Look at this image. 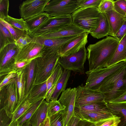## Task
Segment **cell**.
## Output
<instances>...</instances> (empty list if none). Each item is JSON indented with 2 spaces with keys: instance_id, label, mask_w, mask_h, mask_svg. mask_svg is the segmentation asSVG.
<instances>
[{
  "instance_id": "cell-26",
  "label": "cell",
  "mask_w": 126,
  "mask_h": 126,
  "mask_svg": "<svg viewBox=\"0 0 126 126\" xmlns=\"http://www.w3.org/2000/svg\"><path fill=\"white\" fill-rule=\"evenodd\" d=\"M16 80L19 95L18 104L24 99L25 96L26 80L24 69L17 72Z\"/></svg>"
},
{
  "instance_id": "cell-52",
  "label": "cell",
  "mask_w": 126,
  "mask_h": 126,
  "mask_svg": "<svg viewBox=\"0 0 126 126\" xmlns=\"http://www.w3.org/2000/svg\"><path fill=\"white\" fill-rule=\"evenodd\" d=\"M125 65L126 66V60L125 61Z\"/></svg>"
},
{
  "instance_id": "cell-43",
  "label": "cell",
  "mask_w": 126,
  "mask_h": 126,
  "mask_svg": "<svg viewBox=\"0 0 126 126\" xmlns=\"http://www.w3.org/2000/svg\"><path fill=\"white\" fill-rule=\"evenodd\" d=\"M12 121V118L8 116L3 109L0 110V126H9Z\"/></svg>"
},
{
  "instance_id": "cell-23",
  "label": "cell",
  "mask_w": 126,
  "mask_h": 126,
  "mask_svg": "<svg viewBox=\"0 0 126 126\" xmlns=\"http://www.w3.org/2000/svg\"><path fill=\"white\" fill-rule=\"evenodd\" d=\"M126 60V34L119 42L115 51L109 61L108 66Z\"/></svg>"
},
{
  "instance_id": "cell-28",
  "label": "cell",
  "mask_w": 126,
  "mask_h": 126,
  "mask_svg": "<svg viewBox=\"0 0 126 126\" xmlns=\"http://www.w3.org/2000/svg\"><path fill=\"white\" fill-rule=\"evenodd\" d=\"M108 109L105 102H94L78 108L75 110L81 112L97 111Z\"/></svg>"
},
{
  "instance_id": "cell-48",
  "label": "cell",
  "mask_w": 126,
  "mask_h": 126,
  "mask_svg": "<svg viewBox=\"0 0 126 126\" xmlns=\"http://www.w3.org/2000/svg\"><path fill=\"white\" fill-rule=\"evenodd\" d=\"M78 126H98L97 122H92L86 120H81Z\"/></svg>"
},
{
  "instance_id": "cell-45",
  "label": "cell",
  "mask_w": 126,
  "mask_h": 126,
  "mask_svg": "<svg viewBox=\"0 0 126 126\" xmlns=\"http://www.w3.org/2000/svg\"><path fill=\"white\" fill-rule=\"evenodd\" d=\"M31 61H26L15 63L14 70L18 72L24 70Z\"/></svg>"
},
{
  "instance_id": "cell-15",
  "label": "cell",
  "mask_w": 126,
  "mask_h": 126,
  "mask_svg": "<svg viewBox=\"0 0 126 126\" xmlns=\"http://www.w3.org/2000/svg\"><path fill=\"white\" fill-rule=\"evenodd\" d=\"M86 32L72 23L54 32L39 36L49 38H63L78 36Z\"/></svg>"
},
{
  "instance_id": "cell-31",
  "label": "cell",
  "mask_w": 126,
  "mask_h": 126,
  "mask_svg": "<svg viewBox=\"0 0 126 126\" xmlns=\"http://www.w3.org/2000/svg\"><path fill=\"white\" fill-rule=\"evenodd\" d=\"M63 68L58 63L52 74L47 80V93L53 84L58 81L63 73Z\"/></svg>"
},
{
  "instance_id": "cell-1",
  "label": "cell",
  "mask_w": 126,
  "mask_h": 126,
  "mask_svg": "<svg viewBox=\"0 0 126 126\" xmlns=\"http://www.w3.org/2000/svg\"><path fill=\"white\" fill-rule=\"evenodd\" d=\"M119 42L114 37L107 36L87 47V57L89 71L108 66Z\"/></svg>"
},
{
  "instance_id": "cell-25",
  "label": "cell",
  "mask_w": 126,
  "mask_h": 126,
  "mask_svg": "<svg viewBox=\"0 0 126 126\" xmlns=\"http://www.w3.org/2000/svg\"><path fill=\"white\" fill-rule=\"evenodd\" d=\"M70 71L64 69L62 74L58 81L55 91L50 99L57 100L60 94L66 89V86L70 75Z\"/></svg>"
},
{
  "instance_id": "cell-21",
  "label": "cell",
  "mask_w": 126,
  "mask_h": 126,
  "mask_svg": "<svg viewBox=\"0 0 126 126\" xmlns=\"http://www.w3.org/2000/svg\"><path fill=\"white\" fill-rule=\"evenodd\" d=\"M50 17L44 12L25 20L29 33H31L45 23Z\"/></svg>"
},
{
  "instance_id": "cell-29",
  "label": "cell",
  "mask_w": 126,
  "mask_h": 126,
  "mask_svg": "<svg viewBox=\"0 0 126 126\" xmlns=\"http://www.w3.org/2000/svg\"><path fill=\"white\" fill-rule=\"evenodd\" d=\"M45 99L43 98L32 103L28 109L16 121L18 126H21L24 123L29 121L35 111Z\"/></svg>"
},
{
  "instance_id": "cell-10",
  "label": "cell",
  "mask_w": 126,
  "mask_h": 126,
  "mask_svg": "<svg viewBox=\"0 0 126 126\" xmlns=\"http://www.w3.org/2000/svg\"><path fill=\"white\" fill-rule=\"evenodd\" d=\"M76 89L75 108L94 102H105L104 95L98 90L86 88L82 84L78 86Z\"/></svg>"
},
{
  "instance_id": "cell-24",
  "label": "cell",
  "mask_w": 126,
  "mask_h": 126,
  "mask_svg": "<svg viewBox=\"0 0 126 126\" xmlns=\"http://www.w3.org/2000/svg\"><path fill=\"white\" fill-rule=\"evenodd\" d=\"M109 33V27L107 17L104 13H101V18L98 27L89 33L94 38L98 39L108 36Z\"/></svg>"
},
{
  "instance_id": "cell-44",
  "label": "cell",
  "mask_w": 126,
  "mask_h": 126,
  "mask_svg": "<svg viewBox=\"0 0 126 126\" xmlns=\"http://www.w3.org/2000/svg\"><path fill=\"white\" fill-rule=\"evenodd\" d=\"M126 34V18L124 22L114 37L119 42Z\"/></svg>"
},
{
  "instance_id": "cell-17",
  "label": "cell",
  "mask_w": 126,
  "mask_h": 126,
  "mask_svg": "<svg viewBox=\"0 0 126 126\" xmlns=\"http://www.w3.org/2000/svg\"><path fill=\"white\" fill-rule=\"evenodd\" d=\"M104 13L107 17L109 24V35L114 37L123 25L125 18L114 9Z\"/></svg>"
},
{
  "instance_id": "cell-46",
  "label": "cell",
  "mask_w": 126,
  "mask_h": 126,
  "mask_svg": "<svg viewBox=\"0 0 126 126\" xmlns=\"http://www.w3.org/2000/svg\"><path fill=\"white\" fill-rule=\"evenodd\" d=\"M126 103V90L120 96L108 103Z\"/></svg>"
},
{
  "instance_id": "cell-38",
  "label": "cell",
  "mask_w": 126,
  "mask_h": 126,
  "mask_svg": "<svg viewBox=\"0 0 126 126\" xmlns=\"http://www.w3.org/2000/svg\"><path fill=\"white\" fill-rule=\"evenodd\" d=\"M114 1L113 0H102L98 8V11L102 13L113 10Z\"/></svg>"
},
{
  "instance_id": "cell-16",
  "label": "cell",
  "mask_w": 126,
  "mask_h": 126,
  "mask_svg": "<svg viewBox=\"0 0 126 126\" xmlns=\"http://www.w3.org/2000/svg\"><path fill=\"white\" fill-rule=\"evenodd\" d=\"M28 34L32 38V42L39 43L46 47L58 48H60L64 45L74 39L79 35L63 38H53L35 36L29 33Z\"/></svg>"
},
{
  "instance_id": "cell-19",
  "label": "cell",
  "mask_w": 126,
  "mask_h": 126,
  "mask_svg": "<svg viewBox=\"0 0 126 126\" xmlns=\"http://www.w3.org/2000/svg\"><path fill=\"white\" fill-rule=\"evenodd\" d=\"M47 92V80L42 83L32 85L28 93L27 99L31 103L46 98Z\"/></svg>"
},
{
  "instance_id": "cell-4",
  "label": "cell",
  "mask_w": 126,
  "mask_h": 126,
  "mask_svg": "<svg viewBox=\"0 0 126 126\" xmlns=\"http://www.w3.org/2000/svg\"><path fill=\"white\" fill-rule=\"evenodd\" d=\"M72 23L89 33L98 27L101 13L94 7L79 8L71 14Z\"/></svg>"
},
{
  "instance_id": "cell-3",
  "label": "cell",
  "mask_w": 126,
  "mask_h": 126,
  "mask_svg": "<svg viewBox=\"0 0 126 126\" xmlns=\"http://www.w3.org/2000/svg\"><path fill=\"white\" fill-rule=\"evenodd\" d=\"M98 90L104 95L106 103L122 95L126 90V66L125 65L105 78Z\"/></svg>"
},
{
  "instance_id": "cell-33",
  "label": "cell",
  "mask_w": 126,
  "mask_h": 126,
  "mask_svg": "<svg viewBox=\"0 0 126 126\" xmlns=\"http://www.w3.org/2000/svg\"><path fill=\"white\" fill-rule=\"evenodd\" d=\"M9 24L22 30L29 32L25 20L21 18L17 19L9 15L4 20Z\"/></svg>"
},
{
  "instance_id": "cell-42",
  "label": "cell",
  "mask_w": 126,
  "mask_h": 126,
  "mask_svg": "<svg viewBox=\"0 0 126 126\" xmlns=\"http://www.w3.org/2000/svg\"><path fill=\"white\" fill-rule=\"evenodd\" d=\"M17 74V72L14 70L4 76L0 77V79L2 78V80H0V89L15 78Z\"/></svg>"
},
{
  "instance_id": "cell-13",
  "label": "cell",
  "mask_w": 126,
  "mask_h": 126,
  "mask_svg": "<svg viewBox=\"0 0 126 126\" xmlns=\"http://www.w3.org/2000/svg\"><path fill=\"white\" fill-rule=\"evenodd\" d=\"M44 47L40 44L32 42L20 49L16 57L15 63L26 61H32L42 56Z\"/></svg>"
},
{
  "instance_id": "cell-7",
  "label": "cell",
  "mask_w": 126,
  "mask_h": 126,
  "mask_svg": "<svg viewBox=\"0 0 126 126\" xmlns=\"http://www.w3.org/2000/svg\"><path fill=\"white\" fill-rule=\"evenodd\" d=\"M79 8V0H50L44 12L50 17L69 15Z\"/></svg>"
},
{
  "instance_id": "cell-47",
  "label": "cell",
  "mask_w": 126,
  "mask_h": 126,
  "mask_svg": "<svg viewBox=\"0 0 126 126\" xmlns=\"http://www.w3.org/2000/svg\"><path fill=\"white\" fill-rule=\"evenodd\" d=\"M81 119L75 115L72 116L67 123L66 126H78Z\"/></svg>"
},
{
  "instance_id": "cell-5",
  "label": "cell",
  "mask_w": 126,
  "mask_h": 126,
  "mask_svg": "<svg viewBox=\"0 0 126 126\" xmlns=\"http://www.w3.org/2000/svg\"><path fill=\"white\" fill-rule=\"evenodd\" d=\"M19 102V95L16 78L0 89V106L12 118Z\"/></svg>"
},
{
  "instance_id": "cell-2",
  "label": "cell",
  "mask_w": 126,
  "mask_h": 126,
  "mask_svg": "<svg viewBox=\"0 0 126 126\" xmlns=\"http://www.w3.org/2000/svg\"><path fill=\"white\" fill-rule=\"evenodd\" d=\"M59 49L44 47V51L42 56L35 59L32 85L44 82L50 76L59 63Z\"/></svg>"
},
{
  "instance_id": "cell-9",
  "label": "cell",
  "mask_w": 126,
  "mask_h": 126,
  "mask_svg": "<svg viewBox=\"0 0 126 126\" xmlns=\"http://www.w3.org/2000/svg\"><path fill=\"white\" fill-rule=\"evenodd\" d=\"M20 48L15 43L9 44L0 50V77L14 70L16 58Z\"/></svg>"
},
{
  "instance_id": "cell-11",
  "label": "cell",
  "mask_w": 126,
  "mask_h": 126,
  "mask_svg": "<svg viewBox=\"0 0 126 126\" xmlns=\"http://www.w3.org/2000/svg\"><path fill=\"white\" fill-rule=\"evenodd\" d=\"M72 23V15L50 17L42 26L30 34L40 36L54 32L61 28Z\"/></svg>"
},
{
  "instance_id": "cell-41",
  "label": "cell",
  "mask_w": 126,
  "mask_h": 126,
  "mask_svg": "<svg viewBox=\"0 0 126 126\" xmlns=\"http://www.w3.org/2000/svg\"><path fill=\"white\" fill-rule=\"evenodd\" d=\"M9 1L8 0H0V19L4 20L8 16Z\"/></svg>"
},
{
  "instance_id": "cell-40",
  "label": "cell",
  "mask_w": 126,
  "mask_h": 126,
  "mask_svg": "<svg viewBox=\"0 0 126 126\" xmlns=\"http://www.w3.org/2000/svg\"><path fill=\"white\" fill-rule=\"evenodd\" d=\"M102 0H79V8L94 7L98 8Z\"/></svg>"
},
{
  "instance_id": "cell-8",
  "label": "cell",
  "mask_w": 126,
  "mask_h": 126,
  "mask_svg": "<svg viewBox=\"0 0 126 126\" xmlns=\"http://www.w3.org/2000/svg\"><path fill=\"white\" fill-rule=\"evenodd\" d=\"M85 47L76 53L67 56L60 57L59 63L64 69L72 71L80 74L84 73V65L87 55Z\"/></svg>"
},
{
  "instance_id": "cell-14",
  "label": "cell",
  "mask_w": 126,
  "mask_h": 126,
  "mask_svg": "<svg viewBox=\"0 0 126 126\" xmlns=\"http://www.w3.org/2000/svg\"><path fill=\"white\" fill-rule=\"evenodd\" d=\"M89 33L85 32L74 39L61 47L59 51L60 57L66 56L75 54L85 47L88 42Z\"/></svg>"
},
{
  "instance_id": "cell-50",
  "label": "cell",
  "mask_w": 126,
  "mask_h": 126,
  "mask_svg": "<svg viewBox=\"0 0 126 126\" xmlns=\"http://www.w3.org/2000/svg\"><path fill=\"white\" fill-rule=\"evenodd\" d=\"M9 126H18L17 121H12Z\"/></svg>"
},
{
  "instance_id": "cell-36",
  "label": "cell",
  "mask_w": 126,
  "mask_h": 126,
  "mask_svg": "<svg viewBox=\"0 0 126 126\" xmlns=\"http://www.w3.org/2000/svg\"><path fill=\"white\" fill-rule=\"evenodd\" d=\"M63 110L49 118L50 126H63Z\"/></svg>"
},
{
  "instance_id": "cell-37",
  "label": "cell",
  "mask_w": 126,
  "mask_h": 126,
  "mask_svg": "<svg viewBox=\"0 0 126 126\" xmlns=\"http://www.w3.org/2000/svg\"><path fill=\"white\" fill-rule=\"evenodd\" d=\"M113 9L117 12L126 18V0L114 1Z\"/></svg>"
},
{
  "instance_id": "cell-34",
  "label": "cell",
  "mask_w": 126,
  "mask_h": 126,
  "mask_svg": "<svg viewBox=\"0 0 126 126\" xmlns=\"http://www.w3.org/2000/svg\"><path fill=\"white\" fill-rule=\"evenodd\" d=\"M65 107L61 104L58 100H52L48 103L47 116L49 118L64 110Z\"/></svg>"
},
{
  "instance_id": "cell-20",
  "label": "cell",
  "mask_w": 126,
  "mask_h": 126,
  "mask_svg": "<svg viewBox=\"0 0 126 126\" xmlns=\"http://www.w3.org/2000/svg\"><path fill=\"white\" fill-rule=\"evenodd\" d=\"M48 103L44 99L30 118L29 122L33 126H39L47 116Z\"/></svg>"
},
{
  "instance_id": "cell-18",
  "label": "cell",
  "mask_w": 126,
  "mask_h": 126,
  "mask_svg": "<svg viewBox=\"0 0 126 126\" xmlns=\"http://www.w3.org/2000/svg\"><path fill=\"white\" fill-rule=\"evenodd\" d=\"M75 113L81 120L92 122H96L112 116L113 115L108 109L91 112H81L75 110Z\"/></svg>"
},
{
  "instance_id": "cell-51",
  "label": "cell",
  "mask_w": 126,
  "mask_h": 126,
  "mask_svg": "<svg viewBox=\"0 0 126 126\" xmlns=\"http://www.w3.org/2000/svg\"><path fill=\"white\" fill-rule=\"evenodd\" d=\"M21 126H33L29 121H28L24 123Z\"/></svg>"
},
{
  "instance_id": "cell-30",
  "label": "cell",
  "mask_w": 126,
  "mask_h": 126,
  "mask_svg": "<svg viewBox=\"0 0 126 126\" xmlns=\"http://www.w3.org/2000/svg\"><path fill=\"white\" fill-rule=\"evenodd\" d=\"M0 50L9 44L15 43L9 31L1 23H0Z\"/></svg>"
},
{
  "instance_id": "cell-39",
  "label": "cell",
  "mask_w": 126,
  "mask_h": 126,
  "mask_svg": "<svg viewBox=\"0 0 126 126\" xmlns=\"http://www.w3.org/2000/svg\"><path fill=\"white\" fill-rule=\"evenodd\" d=\"M32 38L28 33L21 36L15 42V44L20 49L32 42Z\"/></svg>"
},
{
  "instance_id": "cell-32",
  "label": "cell",
  "mask_w": 126,
  "mask_h": 126,
  "mask_svg": "<svg viewBox=\"0 0 126 126\" xmlns=\"http://www.w3.org/2000/svg\"><path fill=\"white\" fill-rule=\"evenodd\" d=\"M31 104L27 97L19 103L13 114L12 121H17L28 109Z\"/></svg>"
},
{
  "instance_id": "cell-49",
  "label": "cell",
  "mask_w": 126,
  "mask_h": 126,
  "mask_svg": "<svg viewBox=\"0 0 126 126\" xmlns=\"http://www.w3.org/2000/svg\"><path fill=\"white\" fill-rule=\"evenodd\" d=\"M39 126H50L49 118L47 117L46 120Z\"/></svg>"
},
{
  "instance_id": "cell-22",
  "label": "cell",
  "mask_w": 126,
  "mask_h": 126,
  "mask_svg": "<svg viewBox=\"0 0 126 126\" xmlns=\"http://www.w3.org/2000/svg\"><path fill=\"white\" fill-rule=\"evenodd\" d=\"M106 105L113 115L120 118L118 126H126V103H107Z\"/></svg>"
},
{
  "instance_id": "cell-35",
  "label": "cell",
  "mask_w": 126,
  "mask_h": 126,
  "mask_svg": "<svg viewBox=\"0 0 126 126\" xmlns=\"http://www.w3.org/2000/svg\"><path fill=\"white\" fill-rule=\"evenodd\" d=\"M0 23L8 30L15 42L21 36L27 33L26 31L22 30L10 25L4 20L0 19Z\"/></svg>"
},
{
  "instance_id": "cell-27",
  "label": "cell",
  "mask_w": 126,
  "mask_h": 126,
  "mask_svg": "<svg viewBox=\"0 0 126 126\" xmlns=\"http://www.w3.org/2000/svg\"><path fill=\"white\" fill-rule=\"evenodd\" d=\"M35 64V59L32 60L24 69L26 80L25 95L28 94L32 84Z\"/></svg>"
},
{
  "instance_id": "cell-12",
  "label": "cell",
  "mask_w": 126,
  "mask_h": 126,
  "mask_svg": "<svg viewBox=\"0 0 126 126\" xmlns=\"http://www.w3.org/2000/svg\"><path fill=\"white\" fill-rule=\"evenodd\" d=\"M50 0H27L19 6L21 17L25 20L44 12L46 5Z\"/></svg>"
},
{
  "instance_id": "cell-6",
  "label": "cell",
  "mask_w": 126,
  "mask_h": 126,
  "mask_svg": "<svg viewBox=\"0 0 126 126\" xmlns=\"http://www.w3.org/2000/svg\"><path fill=\"white\" fill-rule=\"evenodd\" d=\"M123 61L110 66L86 72L87 76L85 84L86 88L98 90L104 80L109 75L125 65Z\"/></svg>"
}]
</instances>
